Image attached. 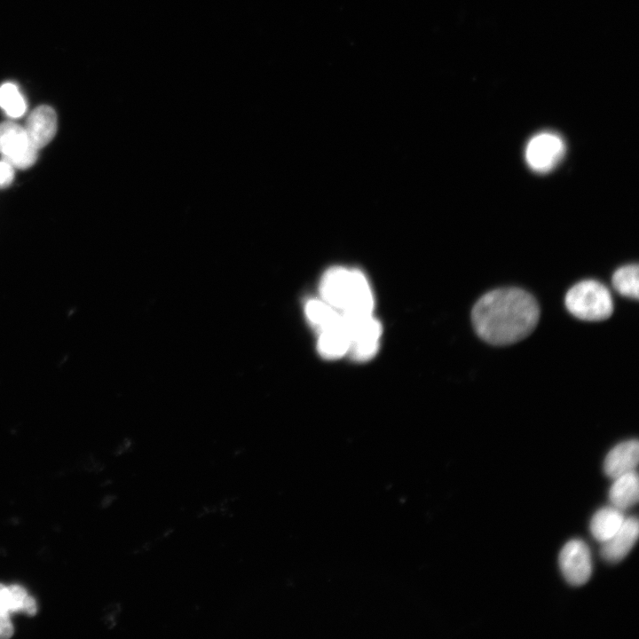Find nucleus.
Here are the masks:
<instances>
[{
    "mask_svg": "<svg viewBox=\"0 0 639 639\" xmlns=\"http://www.w3.org/2000/svg\"><path fill=\"white\" fill-rule=\"evenodd\" d=\"M539 317L535 298L518 288L487 292L471 312L477 335L493 345H508L525 338L535 328Z\"/></svg>",
    "mask_w": 639,
    "mask_h": 639,
    "instance_id": "obj_1",
    "label": "nucleus"
},
{
    "mask_svg": "<svg viewBox=\"0 0 639 639\" xmlns=\"http://www.w3.org/2000/svg\"><path fill=\"white\" fill-rule=\"evenodd\" d=\"M320 298L343 315L371 314L375 298L362 272L355 268L333 266L320 281Z\"/></svg>",
    "mask_w": 639,
    "mask_h": 639,
    "instance_id": "obj_2",
    "label": "nucleus"
},
{
    "mask_svg": "<svg viewBox=\"0 0 639 639\" xmlns=\"http://www.w3.org/2000/svg\"><path fill=\"white\" fill-rule=\"evenodd\" d=\"M564 304L574 317L588 321L604 320L613 312L609 289L596 280H585L573 285L565 295Z\"/></svg>",
    "mask_w": 639,
    "mask_h": 639,
    "instance_id": "obj_3",
    "label": "nucleus"
},
{
    "mask_svg": "<svg viewBox=\"0 0 639 639\" xmlns=\"http://www.w3.org/2000/svg\"><path fill=\"white\" fill-rule=\"evenodd\" d=\"M343 315V314H342ZM350 346L348 354L358 362L374 358L379 349L383 327L380 321L371 314L343 315Z\"/></svg>",
    "mask_w": 639,
    "mask_h": 639,
    "instance_id": "obj_4",
    "label": "nucleus"
},
{
    "mask_svg": "<svg viewBox=\"0 0 639 639\" xmlns=\"http://www.w3.org/2000/svg\"><path fill=\"white\" fill-rule=\"evenodd\" d=\"M565 152L564 138L554 131L544 130L528 140L525 149V160L532 171L544 174L559 164Z\"/></svg>",
    "mask_w": 639,
    "mask_h": 639,
    "instance_id": "obj_5",
    "label": "nucleus"
},
{
    "mask_svg": "<svg viewBox=\"0 0 639 639\" xmlns=\"http://www.w3.org/2000/svg\"><path fill=\"white\" fill-rule=\"evenodd\" d=\"M37 151L30 144L24 127L13 122L0 123V154L14 169L26 170L34 165Z\"/></svg>",
    "mask_w": 639,
    "mask_h": 639,
    "instance_id": "obj_6",
    "label": "nucleus"
},
{
    "mask_svg": "<svg viewBox=\"0 0 639 639\" xmlns=\"http://www.w3.org/2000/svg\"><path fill=\"white\" fill-rule=\"evenodd\" d=\"M559 566L565 580L572 586H581L592 573L591 554L581 540H569L559 554Z\"/></svg>",
    "mask_w": 639,
    "mask_h": 639,
    "instance_id": "obj_7",
    "label": "nucleus"
},
{
    "mask_svg": "<svg viewBox=\"0 0 639 639\" xmlns=\"http://www.w3.org/2000/svg\"><path fill=\"white\" fill-rule=\"evenodd\" d=\"M30 144L37 150L49 144L57 131V114L46 105L36 107L27 118L25 127Z\"/></svg>",
    "mask_w": 639,
    "mask_h": 639,
    "instance_id": "obj_8",
    "label": "nucleus"
},
{
    "mask_svg": "<svg viewBox=\"0 0 639 639\" xmlns=\"http://www.w3.org/2000/svg\"><path fill=\"white\" fill-rule=\"evenodd\" d=\"M639 524L635 517H626L621 527L608 540L602 543L601 556L609 563L621 561L635 544Z\"/></svg>",
    "mask_w": 639,
    "mask_h": 639,
    "instance_id": "obj_9",
    "label": "nucleus"
},
{
    "mask_svg": "<svg viewBox=\"0 0 639 639\" xmlns=\"http://www.w3.org/2000/svg\"><path fill=\"white\" fill-rule=\"evenodd\" d=\"M639 461V444L636 439L624 441L615 446L606 455L604 473L614 479L635 470Z\"/></svg>",
    "mask_w": 639,
    "mask_h": 639,
    "instance_id": "obj_10",
    "label": "nucleus"
},
{
    "mask_svg": "<svg viewBox=\"0 0 639 639\" xmlns=\"http://www.w3.org/2000/svg\"><path fill=\"white\" fill-rule=\"evenodd\" d=\"M350 340L343 318L335 326L318 332L317 350L326 359H337L348 354Z\"/></svg>",
    "mask_w": 639,
    "mask_h": 639,
    "instance_id": "obj_11",
    "label": "nucleus"
},
{
    "mask_svg": "<svg viewBox=\"0 0 639 639\" xmlns=\"http://www.w3.org/2000/svg\"><path fill=\"white\" fill-rule=\"evenodd\" d=\"M639 481L636 470L625 473L616 478L609 490L612 506L624 510L638 502Z\"/></svg>",
    "mask_w": 639,
    "mask_h": 639,
    "instance_id": "obj_12",
    "label": "nucleus"
},
{
    "mask_svg": "<svg viewBox=\"0 0 639 639\" xmlns=\"http://www.w3.org/2000/svg\"><path fill=\"white\" fill-rule=\"evenodd\" d=\"M625 519L623 510L612 505L604 507L591 518L589 525L591 534L597 541L604 543L618 532Z\"/></svg>",
    "mask_w": 639,
    "mask_h": 639,
    "instance_id": "obj_13",
    "label": "nucleus"
},
{
    "mask_svg": "<svg viewBox=\"0 0 639 639\" xmlns=\"http://www.w3.org/2000/svg\"><path fill=\"white\" fill-rule=\"evenodd\" d=\"M307 320L317 332L335 326L341 322L343 315L324 300L312 298L304 306Z\"/></svg>",
    "mask_w": 639,
    "mask_h": 639,
    "instance_id": "obj_14",
    "label": "nucleus"
},
{
    "mask_svg": "<svg viewBox=\"0 0 639 639\" xmlns=\"http://www.w3.org/2000/svg\"><path fill=\"white\" fill-rule=\"evenodd\" d=\"M639 268L636 264H629L618 268L612 274V286L621 296L638 299Z\"/></svg>",
    "mask_w": 639,
    "mask_h": 639,
    "instance_id": "obj_15",
    "label": "nucleus"
},
{
    "mask_svg": "<svg viewBox=\"0 0 639 639\" xmlns=\"http://www.w3.org/2000/svg\"><path fill=\"white\" fill-rule=\"evenodd\" d=\"M0 107L12 118H19L27 111V102L17 84L6 82L0 85Z\"/></svg>",
    "mask_w": 639,
    "mask_h": 639,
    "instance_id": "obj_16",
    "label": "nucleus"
},
{
    "mask_svg": "<svg viewBox=\"0 0 639 639\" xmlns=\"http://www.w3.org/2000/svg\"><path fill=\"white\" fill-rule=\"evenodd\" d=\"M4 592L11 613L22 612L29 616L37 613L36 601L24 587L12 584L5 586Z\"/></svg>",
    "mask_w": 639,
    "mask_h": 639,
    "instance_id": "obj_17",
    "label": "nucleus"
},
{
    "mask_svg": "<svg viewBox=\"0 0 639 639\" xmlns=\"http://www.w3.org/2000/svg\"><path fill=\"white\" fill-rule=\"evenodd\" d=\"M5 585L0 583V639H8L13 635L14 627L11 621V611L6 601Z\"/></svg>",
    "mask_w": 639,
    "mask_h": 639,
    "instance_id": "obj_18",
    "label": "nucleus"
},
{
    "mask_svg": "<svg viewBox=\"0 0 639 639\" xmlns=\"http://www.w3.org/2000/svg\"><path fill=\"white\" fill-rule=\"evenodd\" d=\"M14 168L3 159L0 161V188H6L14 179Z\"/></svg>",
    "mask_w": 639,
    "mask_h": 639,
    "instance_id": "obj_19",
    "label": "nucleus"
}]
</instances>
